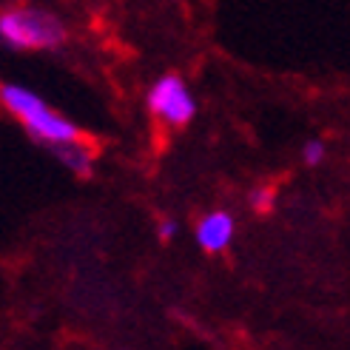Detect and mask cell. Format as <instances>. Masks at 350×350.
Segmentation results:
<instances>
[{
	"instance_id": "6da1fadb",
	"label": "cell",
	"mask_w": 350,
	"mask_h": 350,
	"mask_svg": "<svg viewBox=\"0 0 350 350\" xmlns=\"http://www.w3.org/2000/svg\"><path fill=\"white\" fill-rule=\"evenodd\" d=\"M0 100H3L6 111H12L17 120L23 122V129L34 143L43 146H60V143H77L80 131L75 122H68L63 114L51 111L46 103L34 94L26 85L17 83H3L0 85Z\"/></svg>"
},
{
	"instance_id": "7a4b0ae2",
	"label": "cell",
	"mask_w": 350,
	"mask_h": 350,
	"mask_svg": "<svg viewBox=\"0 0 350 350\" xmlns=\"http://www.w3.org/2000/svg\"><path fill=\"white\" fill-rule=\"evenodd\" d=\"M0 38L6 49H57L66 43L60 17L43 9H9L0 14Z\"/></svg>"
},
{
	"instance_id": "3957f363",
	"label": "cell",
	"mask_w": 350,
	"mask_h": 350,
	"mask_svg": "<svg viewBox=\"0 0 350 350\" xmlns=\"http://www.w3.org/2000/svg\"><path fill=\"white\" fill-rule=\"evenodd\" d=\"M148 109L160 120H165L168 126H188L197 114V100L191 97L188 85L180 75H165L151 85Z\"/></svg>"
},
{
	"instance_id": "277c9868",
	"label": "cell",
	"mask_w": 350,
	"mask_h": 350,
	"mask_svg": "<svg viewBox=\"0 0 350 350\" xmlns=\"http://www.w3.org/2000/svg\"><path fill=\"white\" fill-rule=\"evenodd\" d=\"M231 237H234V219L225 211L208 214L197 225V242H200V248L208 251V254H217L222 248H228Z\"/></svg>"
},
{
	"instance_id": "5b68a950",
	"label": "cell",
	"mask_w": 350,
	"mask_h": 350,
	"mask_svg": "<svg viewBox=\"0 0 350 350\" xmlns=\"http://www.w3.org/2000/svg\"><path fill=\"white\" fill-rule=\"evenodd\" d=\"M49 151L55 154L57 160L75 174V177H80V180H92V177H94V157H92L89 148L80 146V139H77V143L49 146Z\"/></svg>"
},
{
	"instance_id": "8992f818",
	"label": "cell",
	"mask_w": 350,
	"mask_h": 350,
	"mask_svg": "<svg viewBox=\"0 0 350 350\" xmlns=\"http://www.w3.org/2000/svg\"><path fill=\"white\" fill-rule=\"evenodd\" d=\"M325 157H327V146L322 143V139H308V143L302 146V163L310 165V168L322 165Z\"/></svg>"
},
{
	"instance_id": "52a82bcc",
	"label": "cell",
	"mask_w": 350,
	"mask_h": 350,
	"mask_svg": "<svg viewBox=\"0 0 350 350\" xmlns=\"http://www.w3.org/2000/svg\"><path fill=\"white\" fill-rule=\"evenodd\" d=\"M248 202H251L254 211L268 214L271 208H273V188H254L251 194H248Z\"/></svg>"
},
{
	"instance_id": "ba28073f",
	"label": "cell",
	"mask_w": 350,
	"mask_h": 350,
	"mask_svg": "<svg viewBox=\"0 0 350 350\" xmlns=\"http://www.w3.org/2000/svg\"><path fill=\"white\" fill-rule=\"evenodd\" d=\"M174 237H177V222H174V219L160 222V239H163V242H171Z\"/></svg>"
}]
</instances>
